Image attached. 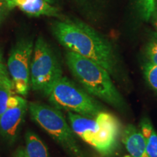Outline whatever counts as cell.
<instances>
[{
	"label": "cell",
	"mask_w": 157,
	"mask_h": 157,
	"mask_svg": "<svg viewBox=\"0 0 157 157\" xmlns=\"http://www.w3.org/2000/svg\"><path fill=\"white\" fill-rule=\"evenodd\" d=\"M52 34L68 51L93 60L110 74H115L117 60L112 46L95 30L77 20L54 21Z\"/></svg>",
	"instance_id": "6da1fadb"
},
{
	"label": "cell",
	"mask_w": 157,
	"mask_h": 157,
	"mask_svg": "<svg viewBox=\"0 0 157 157\" xmlns=\"http://www.w3.org/2000/svg\"><path fill=\"white\" fill-rule=\"evenodd\" d=\"M66 60L68 68L88 93L116 108L124 106L123 98L111 81L110 74L93 60L67 51Z\"/></svg>",
	"instance_id": "7a4b0ae2"
},
{
	"label": "cell",
	"mask_w": 157,
	"mask_h": 157,
	"mask_svg": "<svg viewBox=\"0 0 157 157\" xmlns=\"http://www.w3.org/2000/svg\"><path fill=\"white\" fill-rule=\"evenodd\" d=\"M63 76L61 66L51 45L42 36L34 43L30 68V84L33 90L48 95L51 88Z\"/></svg>",
	"instance_id": "3957f363"
},
{
	"label": "cell",
	"mask_w": 157,
	"mask_h": 157,
	"mask_svg": "<svg viewBox=\"0 0 157 157\" xmlns=\"http://www.w3.org/2000/svg\"><path fill=\"white\" fill-rule=\"evenodd\" d=\"M29 111L31 119L71 155L83 157L73 130L58 109L46 104L31 102L29 103Z\"/></svg>",
	"instance_id": "277c9868"
},
{
	"label": "cell",
	"mask_w": 157,
	"mask_h": 157,
	"mask_svg": "<svg viewBox=\"0 0 157 157\" xmlns=\"http://www.w3.org/2000/svg\"><path fill=\"white\" fill-rule=\"evenodd\" d=\"M47 96L56 109L67 110L91 119L101 112L102 108L97 101L66 76L54 84Z\"/></svg>",
	"instance_id": "5b68a950"
},
{
	"label": "cell",
	"mask_w": 157,
	"mask_h": 157,
	"mask_svg": "<svg viewBox=\"0 0 157 157\" xmlns=\"http://www.w3.org/2000/svg\"><path fill=\"white\" fill-rule=\"evenodd\" d=\"M34 42L30 38H22L12 48L7 63L15 92L21 96L28 95L30 88V68Z\"/></svg>",
	"instance_id": "8992f818"
},
{
	"label": "cell",
	"mask_w": 157,
	"mask_h": 157,
	"mask_svg": "<svg viewBox=\"0 0 157 157\" xmlns=\"http://www.w3.org/2000/svg\"><path fill=\"white\" fill-rule=\"evenodd\" d=\"M97 130L91 146L103 155H110L118 145L120 124L114 116L101 112L95 118Z\"/></svg>",
	"instance_id": "52a82bcc"
},
{
	"label": "cell",
	"mask_w": 157,
	"mask_h": 157,
	"mask_svg": "<svg viewBox=\"0 0 157 157\" xmlns=\"http://www.w3.org/2000/svg\"><path fill=\"white\" fill-rule=\"evenodd\" d=\"M28 109V102L22 96L10 97L7 109L0 117V135L7 142L15 140Z\"/></svg>",
	"instance_id": "ba28073f"
},
{
	"label": "cell",
	"mask_w": 157,
	"mask_h": 157,
	"mask_svg": "<svg viewBox=\"0 0 157 157\" xmlns=\"http://www.w3.org/2000/svg\"><path fill=\"white\" fill-rule=\"evenodd\" d=\"M10 10L18 8L31 17H60L59 10L45 0H4Z\"/></svg>",
	"instance_id": "9c48e42d"
},
{
	"label": "cell",
	"mask_w": 157,
	"mask_h": 157,
	"mask_svg": "<svg viewBox=\"0 0 157 157\" xmlns=\"http://www.w3.org/2000/svg\"><path fill=\"white\" fill-rule=\"evenodd\" d=\"M68 118L71 128L76 135L84 142L91 145L97 130V123L95 119L88 118L78 113L68 111Z\"/></svg>",
	"instance_id": "30bf717a"
},
{
	"label": "cell",
	"mask_w": 157,
	"mask_h": 157,
	"mask_svg": "<svg viewBox=\"0 0 157 157\" xmlns=\"http://www.w3.org/2000/svg\"><path fill=\"white\" fill-rule=\"evenodd\" d=\"M123 142L127 151L132 157H150L146 149L144 137L132 125H128L124 131Z\"/></svg>",
	"instance_id": "8fae6325"
},
{
	"label": "cell",
	"mask_w": 157,
	"mask_h": 157,
	"mask_svg": "<svg viewBox=\"0 0 157 157\" xmlns=\"http://www.w3.org/2000/svg\"><path fill=\"white\" fill-rule=\"evenodd\" d=\"M25 151L29 157H49L48 148L34 132L25 133Z\"/></svg>",
	"instance_id": "7c38bea8"
},
{
	"label": "cell",
	"mask_w": 157,
	"mask_h": 157,
	"mask_svg": "<svg viewBox=\"0 0 157 157\" xmlns=\"http://www.w3.org/2000/svg\"><path fill=\"white\" fill-rule=\"evenodd\" d=\"M140 129L146 141L149 156L157 157V133L148 119L144 118L141 120Z\"/></svg>",
	"instance_id": "4fadbf2b"
},
{
	"label": "cell",
	"mask_w": 157,
	"mask_h": 157,
	"mask_svg": "<svg viewBox=\"0 0 157 157\" xmlns=\"http://www.w3.org/2000/svg\"><path fill=\"white\" fill-rule=\"evenodd\" d=\"M141 16L148 21L156 9V0H136Z\"/></svg>",
	"instance_id": "5bb4252c"
},
{
	"label": "cell",
	"mask_w": 157,
	"mask_h": 157,
	"mask_svg": "<svg viewBox=\"0 0 157 157\" xmlns=\"http://www.w3.org/2000/svg\"><path fill=\"white\" fill-rule=\"evenodd\" d=\"M14 87L13 84H9L0 82V117L7 109V102L13 95Z\"/></svg>",
	"instance_id": "9a60e30c"
},
{
	"label": "cell",
	"mask_w": 157,
	"mask_h": 157,
	"mask_svg": "<svg viewBox=\"0 0 157 157\" xmlns=\"http://www.w3.org/2000/svg\"><path fill=\"white\" fill-rule=\"evenodd\" d=\"M146 56L148 63L157 66V33H153L146 48Z\"/></svg>",
	"instance_id": "2e32d148"
},
{
	"label": "cell",
	"mask_w": 157,
	"mask_h": 157,
	"mask_svg": "<svg viewBox=\"0 0 157 157\" xmlns=\"http://www.w3.org/2000/svg\"><path fill=\"white\" fill-rule=\"evenodd\" d=\"M143 71L147 82L157 93V66L148 62L145 64Z\"/></svg>",
	"instance_id": "e0dca14e"
},
{
	"label": "cell",
	"mask_w": 157,
	"mask_h": 157,
	"mask_svg": "<svg viewBox=\"0 0 157 157\" xmlns=\"http://www.w3.org/2000/svg\"><path fill=\"white\" fill-rule=\"evenodd\" d=\"M0 82L13 85L8 70H7V65L4 61L2 50L1 48H0Z\"/></svg>",
	"instance_id": "ac0fdd59"
},
{
	"label": "cell",
	"mask_w": 157,
	"mask_h": 157,
	"mask_svg": "<svg viewBox=\"0 0 157 157\" xmlns=\"http://www.w3.org/2000/svg\"><path fill=\"white\" fill-rule=\"evenodd\" d=\"M10 12L4 0H0V25L3 23Z\"/></svg>",
	"instance_id": "d6986e66"
},
{
	"label": "cell",
	"mask_w": 157,
	"mask_h": 157,
	"mask_svg": "<svg viewBox=\"0 0 157 157\" xmlns=\"http://www.w3.org/2000/svg\"><path fill=\"white\" fill-rule=\"evenodd\" d=\"M14 157H29L28 155L25 151V149L24 148H19L17 149L14 155Z\"/></svg>",
	"instance_id": "ffe728a7"
},
{
	"label": "cell",
	"mask_w": 157,
	"mask_h": 157,
	"mask_svg": "<svg viewBox=\"0 0 157 157\" xmlns=\"http://www.w3.org/2000/svg\"><path fill=\"white\" fill-rule=\"evenodd\" d=\"M152 16H154V17H153V23H154V25L155 29H156L157 33V9H156V10H155L154 15Z\"/></svg>",
	"instance_id": "44dd1931"
},
{
	"label": "cell",
	"mask_w": 157,
	"mask_h": 157,
	"mask_svg": "<svg viewBox=\"0 0 157 157\" xmlns=\"http://www.w3.org/2000/svg\"><path fill=\"white\" fill-rule=\"evenodd\" d=\"M45 1H47V2H48L51 4V5H54V3H55V2H56V0H45Z\"/></svg>",
	"instance_id": "7402d4cb"
}]
</instances>
